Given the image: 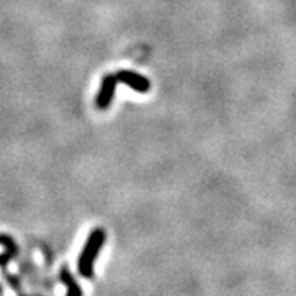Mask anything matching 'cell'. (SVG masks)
Segmentation results:
<instances>
[{
    "label": "cell",
    "mask_w": 296,
    "mask_h": 296,
    "mask_svg": "<svg viewBox=\"0 0 296 296\" xmlns=\"http://www.w3.org/2000/svg\"><path fill=\"white\" fill-rule=\"evenodd\" d=\"M104 240H105V232L102 229H96L93 230V234L89 235V239L83 249V254H81L79 262H78L79 272L83 273L84 277H93L94 262L96 258H98V254L102 244H104Z\"/></svg>",
    "instance_id": "1"
},
{
    "label": "cell",
    "mask_w": 296,
    "mask_h": 296,
    "mask_svg": "<svg viewBox=\"0 0 296 296\" xmlns=\"http://www.w3.org/2000/svg\"><path fill=\"white\" fill-rule=\"evenodd\" d=\"M118 79L115 74H107V76L102 78L98 98H96V107L100 110L109 109L112 104V99L115 96V88H117Z\"/></svg>",
    "instance_id": "2"
},
{
    "label": "cell",
    "mask_w": 296,
    "mask_h": 296,
    "mask_svg": "<svg viewBox=\"0 0 296 296\" xmlns=\"http://www.w3.org/2000/svg\"><path fill=\"white\" fill-rule=\"evenodd\" d=\"M115 76L118 79V83H123L132 91H135V93H140V94L148 93L150 88H152V83H150L148 78H145L135 71H130V69H122V71H118Z\"/></svg>",
    "instance_id": "3"
},
{
    "label": "cell",
    "mask_w": 296,
    "mask_h": 296,
    "mask_svg": "<svg viewBox=\"0 0 296 296\" xmlns=\"http://www.w3.org/2000/svg\"><path fill=\"white\" fill-rule=\"evenodd\" d=\"M63 280L66 283V287H68V292H66V296H81V290H79V287H76L74 285V280L71 278V275H69L68 272H64L63 273Z\"/></svg>",
    "instance_id": "4"
}]
</instances>
